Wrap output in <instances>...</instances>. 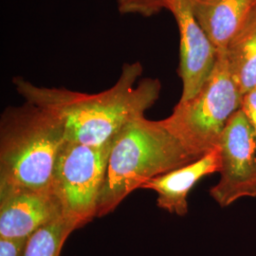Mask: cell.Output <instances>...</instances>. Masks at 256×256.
<instances>
[{
  "instance_id": "obj_7",
  "label": "cell",
  "mask_w": 256,
  "mask_h": 256,
  "mask_svg": "<svg viewBox=\"0 0 256 256\" xmlns=\"http://www.w3.org/2000/svg\"><path fill=\"white\" fill-rule=\"evenodd\" d=\"M180 32L178 75L182 93L178 102L192 98L212 72L218 52L192 14L189 0H168Z\"/></svg>"
},
{
  "instance_id": "obj_15",
  "label": "cell",
  "mask_w": 256,
  "mask_h": 256,
  "mask_svg": "<svg viewBox=\"0 0 256 256\" xmlns=\"http://www.w3.org/2000/svg\"><path fill=\"white\" fill-rule=\"evenodd\" d=\"M241 110L244 111L248 119L250 120L256 137V88L243 96Z\"/></svg>"
},
{
  "instance_id": "obj_9",
  "label": "cell",
  "mask_w": 256,
  "mask_h": 256,
  "mask_svg": "<svg viewBox=\"0 0 256 256\" xmlns=\"http://www.w3.org/2000/svg\"><path fill=\"white\" fill-rule=\"evenodd\" d=\"M221 166L218 146L190 164L148 180L142 189L156 194L158 207L180 216L188 214V196L194 185L203 178L220 173Z\"/></svg>"
},
{
  "instance_id": "obj_12",
  "label": "cell",
  "mask_w": 256,
  "mask_h": 256,
  "mask_svg": "<svg viewBox=\"0 0 256 256\" xmlns=\"http://www.w3.org/2000/svg\"><path fill=\"white\" fill-rule=\"evenodd\" d=\"M77 229L76 223L64 216L48 223L28 238L23 256H60L64 242Z\"/></svg>"
},
{
  "instance_id": "obj_10",
  "label": "cell",
  "mask_w": 256,
  "mask_h": 256,
  "mask_svg": "<svg viewBox=\"0 0 256 256\" xmlns=\"http://www.w3.org/2000/svg\"><path fill=\"white\" fill-rule=\"evenodd\" d=\"M192 14L218 52H223L256 10V0H189Z\"/></svg>"
},
{
  "instance_id": "obj_13",
  "label": "cell",
  "mask_w": 256,
  "mask_h": 256,
  "mask_svg": "<svg viewBox=\"0 0 256 256\" xmlns=\"http://www.w3.org/2000/svg\"><path fill=\"white\" fill-rule=\"evenodd\" d=\"M118 9L122 14H137L150 18L168 10V0H117Z\"/></svg>"
},
{
  "instance_id": "obj_8",
  "label": "cell",
  "mask_w": 256,
  "mask_h": 256,
  "mask_svg": "<svg viewBox=\"0 0 256 256\" xmlns=\"http://www.w3.org/2000/svg\"><path fill=\"white\" fill-rule=\"evenodd\" d=\"M63 216L61 203L52 190H0V238H28Z\"/></svg>"
},
{
  "instance_id": "obj_2",
  "label": "cell",
  "mask_w": 256,
  "mask_h": 256,
  "mask_svg": "<svg viewBox=\"0 0 256 256\" xmlns=\"http://www.w3.org/2000/svg\"><path fill=\"white\" fill-rule=\"evenodd\" d=\"M196 158L165 128L144 116L132 120L114 138L97 218L114 212L128 196L160 174Z\"/></svg>"
},
{
  "instance_id": "obj_11",
  "label": "cell",
  "mask_w": 256,
  "mask_h": 256,
  "mask_svg": "<svg viewBox=\"0 0 256 256\" xmlns=\"http://www.w3.org/2000/svg\"><path fill=\"white\" fill-rule=\"evenodd\" d=\"M243 96L256 88V10L224 50Z\"/></svg>"
},
{
  "instance_id": "obj_4",
  "label": "cell",
  "mask_w": 256,
  "mask_h": 256,
  "mask_svg": "<svg viewBox=\"0 0 256 256\" xmlns=\"http://www.w3.org/2000/svg\"><path fill=\"white\" fill-rule=\"evenodd\" d=\"M243 94L234 81L225 52H218L210 76L190 100L178 102L171 115L162 120L196 158L218 146L230 119L241 110Z\"/></svg>"
},
{
  "instance_id": "obj_6",
  "label": "cell",
  "mask_w": 256,
  "mask_h": 256,
  "mask_svg": "<svg viewBox=\"0 0 256 256\" xmlns=\"http://www.w3.org/2000/svg\"><path fill=\"white\" fill-rule=\"evenodd\" d=\"M220 180L210 189L220 207H228L243 198H256V137L242 110L230 119L220 142Z\"/></svg>"
},
{
  "instance_id": "obj_5",
  "label": "cell",
  "mask_w": 256,
  "mask_h": 256,
  "mask_svg": "<svg viewBox=\"0 0 256 256\" xmlns=\"http://www.w3.org/2000/svg\"><path fill=\"white\" fill-rule=\"evenodd\" d=\"M114 138L102 146L66 142L58 156L52 190L61 203L64 218L72 220L79 229L97 218Z\"/></svg>"
},
{
  "instance_id": "obj_3",
  "label": "cell",
  "mask_w": 256,
  "mask_h": 256,
  "mask_svg": "<svg viewBox=\"0 0 256 256\" xmlns=\"http://www.w3.org/2000/svg\"><path fill=\"white\" fill-rule=\"evenodd\" d=\"M64 128L46 110L26 102L0 119V190H52Z\"/></svg>"
},
{
  "instance_id": "obj_14",
  "label": "cell",
  "mask_w": 256,
  "mask_h": 256,
  "mask_svg": "<svg viewBox=\"0 0 256 256\" xmlns=\"http://www.w3.org/2000/svg\"><path fill=\"white\" fill-rule=\"evenodd\" d=\"M28 238H0V256H23Z\"/></svg>"
},
{
  "instance_id": "obj_1",
  "label": "cell",
  "mask_w": 256,
  "mask_h": 256,
  "mask_svg": "<svg viewBox=\"0 0 256 256\" xmlns=\"http://www.w3.org/2000/svg\"><path fill=\"white\" fill-rule=\"evenodd\" d=\"M142 72L140 62L124 64L114 86L96 94L39 86L21 76L14 77L12 82L25 101L60 122L66 142L102 146L129 122L144 116L158 101L162 84L156 78L140 80Z\"/></svg>"
}]
</instances>
